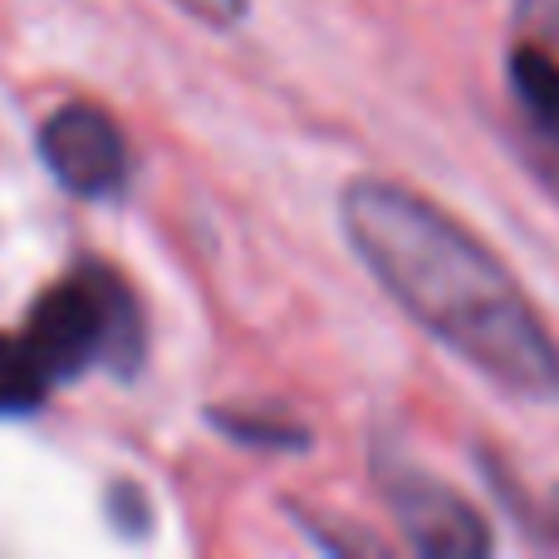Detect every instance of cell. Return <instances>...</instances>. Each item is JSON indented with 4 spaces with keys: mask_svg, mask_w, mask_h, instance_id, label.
Wrapping results in <instances>:
<instances>
[{
    "mask_svg": "<svg viewBox=\"0 0 559 559\" xmlns=\"http://www.w3.org/2000/svg\"><path fill=\"white\" fill-rule=\"evenodd\" d=\"M338 226L383 295L466 368L525 403H559V344L481 236L383 177L344 187Z\"/></svg>",
    "mask_w": 559,
    "mask_h": 559,
    "instance_id": "6da1fadb",
    "label": "cell"
},
{
    "mask_svg": "<svg viewBox=\"0 0 559 559\" xmlns=\"http://www.w3.org/2000/svg\"><path fill=\"white\" fill-rule=\"evenodd\" d=\"M143 338L147 329L138 295L123 275L98 261L49 285L25 319V344L35 348L49 383H69L88 368L133 373L143 364Z\"/></svg>",
    "mask_w": 559,
    "mask_h": 559,
    "instance_id": "7a4b0ae2",
    "label": "cell"
},
{
    "mask_svg": "<svg viewBox=\"0 0 559 559\" xmlns=\"http://www.w3.org/2000/svg\"><path fill=\"white\" fill-rule=\"evenodd\" d=\"M383 496L403 525L407 545L427 559H476L491 555V531L481 511L447 481L417 472V466H383Z\"/></svg>",
    "mask_w": 559,
    "mask_h": 559,
    "instance_id": "3957f363",
    "label": "cell"
},
{
    "mask_svg": "<svg viewBox=\"0 0 559 559\" xmlns=\"http://www.w3.org/2000/svg\"><path fill=\"white\" fill-rule=\"evenodd\" d=\"M39 157L74 197H118L128 182V143L98 104H64L39 123Z\"/></svg>",
    "mask_w": 559,
    "mask_h": 559,
    "instance_id": "277c9868",
    "label": "cell"
},
{
    "mask_svg": "<svg viewBox=\"0 0 559 559\" xmlns=\"http://www.w3.org/2000/svg\"><path fill=\"white\" fill-rule=\"evenodd\" d=\"M506 79H511V98L531 118V128L559 147V59L535 45H521L506 59Z\"/></svg>",
    "mask_w": 559,
    "mask_h": 559,
    "instance_id": "5b68a950",
    "label": "cell"
},
{
    "mask_svg": "<svg viewBox=\"0 0 559 559\" xmlns=\"http://www.w3.org/2000/svg\"><path fill=\"white\" fill-rule=\"evenodd\" d=\"M49 373L39 368L35 348L25 344V334H0V417H25L45 403Z\"/></svg>",
    "mask_w": 559,
    "mask_h": 559,
    "instance_id": "8992f818",
    "label": "cell"
},
{
    "mask_svg": "<svg viewBox=\"0 0 559 559\" xmlns=\"http://www.w3.org/2000/svg\"><path fill=\"white\" fill-rule=\"evenodd\" d=\"M212 423L222 427L226 437L251 442V447H305V432L285 427V423H255V417H246V413H212Z\"/></svg>",
    "mask_w": 559,
    "mask_h": 559,
    "instance_id": "52a82bcc",
    "label": "cell"
},
{
    "mask_svg": "<svg viewBox=\"0 0 559 559\" xmlns=\"http://www.w3.org/2000/svg\"><path fill=\"white\" fill-rule=\"evenodd\" d=\"M177 5H182L192 20H202V25H216V29L246 20V0H177Z\"/></svg>",
    "mask_w": 559,
    "mask_h": 559,
    "instance_id": "ba28073f",
    "label": "cell"
},
{
    "mask_svg": "<svg viewBox=\"0 0 559 559\" xmlns=\"http://www.w3.org/2000/svg\"><path fill=\"white\" fill-rule=\"evenodd\" d=\"M521 15L531 20V25L559 29V0H521Z\"/></svg>",
    "mask_w": 559,
    "mask_h": 559,
    "instance_id": "9c48e42d",
    "label": "cell"
},
{
    "mask_svg": "<svg viewBox=\"0 0 559 559\" xmlns=\"http://www.w3.org/2000/svg\"><path fill=\"white\" fill-rule=\"evenodd\" d=\"M550 531H555V535H559V491H555V496H550Z\"/></svg>",
    "mask_w": 559,
    "mask_h": 559,
    "instance_id": "30bf717a",
    "label": "cell"
}]
</instances>
